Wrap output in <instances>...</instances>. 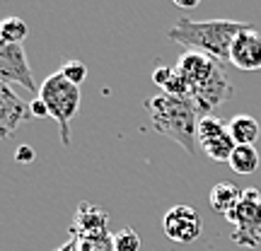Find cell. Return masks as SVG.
I'll use <instances>...</instances> for the list:
<instances>
[{
  "mask_svg": "<svg viewBox=\"0 0 261 251\" xmlns=\"http://www.w3.org/2000/svg\"><path fill=\"white\" fill-rule=\"evenodd\" d=\"M177 70L189 85V99L194 102L201 116H213L218 106L234 97V87L227 80L223 63L213 58L187 51L179 58Z\"/></svg>",
  "mask_w": 261,
  "mask_h": 251,
  "instance_id": "cell-1",
  "label": "cell"
},
{
  "mask_svg": "<svg viewBox=\"0 0 261 251\" xmlns=\"http://www.w3.org/2000/svg\"><path fill=\"white\" fill-rule=\"evenodd\" d=\"M247 22H234V19H189L179 17L177 24L167 32V39L174 41L179 46H184L187 51L201 53L225 63L230 61V48H232L234 37L247 29Z\"/></svg>",
  "mask_w": 261,
  "mask_h": 251,
  "instance_id": "cell-2",
  "label": "cell"
},
{
  "mask_svg": "<svg viewBox=\"0 0 261 251\" xmlns=\"http://www.w3.org/2000/svg\"><path fill=\"white\" fill-rule=\"evenodd\" d=\"M145 109H148L152 128L160 135L174 140L189 155H196V145H198L196 133H198L201 114L189 97H172V94L160 92L145 99Z\"/></svg>",
  "mask_w": 261,
  "mask_h": 251,
  "instance_id": "cell-3",
  "label": "cell"
},
{
  "mask_svg": "<svg viewBox=\"0 0 261 251\" xmlns=\"http://www.w3.org/2000/svg\"><path fill=\"white\" fill-rule=\"evenodd\" d=\"M80 87L68 82L61 70L51 73L39 87V99L46 104L48 116L58 123V135L65 148L70 145V121L80 109Z\"/></svg>",
  "mask_w": 261,
  "mask_h": 251,
  "instance_id": "cell-4",
  "label": "cell"
},
{
  "mask_svg": "<svg viewBox=\"0 0 261 251\" xmlns=\"http://www.w3.org/2000/svg\"><path fill=\"white\" fill-rule=\"evenodd\" d=\"M227 222H232V244L242 249H256L261 244V193L259 188H244L242 201L237 203L230 215H225Z\"/></svg>",
  "mask_w": 261,
  "mask_h": 251,
  "instance_id": "cell-5",
  "label": "cell"
},
{
  "mask_svg": "<svg viewBox=\"0 0 261 251\" xmlns=\"http://www.w3.org/2000/svg\"><path fill=\"white\" fill-rule=\"evenodd\" d=\"M196 138H198V148L203 150L211 159H215V162H227L230 155H232V150L237 148L232 135H230L227 123L220 121L215 114L213 116H201Z\"/></svg>",
  "mask_w": 261,
  "mask_h": 251,
  "instance_id": "cell-6",
  "label": "cell"
},
{
  "mask_svg": "<svg viewBox=\"0 0 261 251\" xmlns=\"http://www.w3.org/2000/svg\"><path fill=\"white\" fill-rule=\"evenodd\" d=\"M0 82L19 85L29 92H39L24 53V44H5L0 48Z\"/></svg>",
  "mask_w": 261,
  "mask_h": 251,
  "instance_id": "cell-7",
  "label": "cell"
},
{
  "mask_svg": "<svg viewBox=\"0 0 261 251\" xmlns=\"http://www.w3.org/2000/svg\"><path fill=\"white\" fill-rule=\"evenodd\" d=\"M162 230L167 234V239H172V242L191 244L203 232V217H201V213H196L194 208H189V205H174L165 215Z\"/></svg>",
  "mask_w": 261,
  "mask_h": 251,
  "instance_id": "cell-8",
  "label": "cell"
},
{
  "mask_svg": "<svg viewBox=\"0 0 261 251\" xmlns=\"http://www.w3.org/2000/svg\"><path fill=\"white\" fill-rule=\"evenodd\" d=\"M32 119L29 104L12 92V87L0 82V140L15 135V130Z\"/></svg>",
  "mask_w": 261,
  "mask_h": 251,
  "instance_id": "cell-9",
  "label": "cell"
},
{
  "mask_svg": "<svg viewBox=\"0 0 261 251\" xmlns=\"http://www.w3.org/2000/svg\"><path fill=\"white\" fill-rule=\"evenodd\" d=\"M230 63L240 70L254 73L261 70V32L254 27L242 29L232 41L230 48Z\"/></svg>",
  "mask_w": 261,
  "mask_h": 251,
  "instance_id": "cell-10",
  "label": "cell"
},
{
  "mask_svg": "<svg viewBox=\"0 0 261 251\" xmlns=\"http://www.w3.org/2000/svg\"><path fill=\"white\" fill-rule=\"evenodd\" d=\"M109 232V213L94 203H80L75 220L70 225V237H94V234Z\"/></svg>",
  "mask_w": 261,
  "mask_h": 251,
  "instance_id": "cell-11",
  "label": "cell"
},
{
  "mask_svg": "<svg viewBox=\"0 0 261 251\" xmlns=\"http://www.w3.org/2000/svg\"><path fill=\"white\" fill-rule=\"evenodd\" d=\"M242 191L244 188H240L237 184H232V181H220V184H215V186L211 188V196H208L211 208H213L215 213H220L223 217L230 215L234 208H237V203L242 201Z\"/></svg>",
  "mask_w": 261,
  "mask_h": 251,
  "instance_id": "cell-12",
  "label": "cell"
},
{
  "mask_svg": "<svg viewBox=\"0 0 261 251\" xmlns=\"http://www.w3.org/2000/svg\"><path fill=\"white\" fill-rule=\"evenodd\" d=\"M227 128H230V135H232L234 145H256V140L261 135L259 121L254 116H249V114L232 116L230 123H227Z\"/></svg>",
  "mask_w": 261,
  "mask_h": 251,
  "instance_id": "cell-13",
  "label": "cell"
},
{
  "mask_svg": "<svg viewBox=\"0 0 261 251\" xmlns=\"http://www.w3.org/2000/svg\"><path fill=\"white\" fill-rule=\"evenodd\" d=\"M227 164L232 167L234 174H242V177H249L254 174L261 164V157L256 152V145H237L232 150V155L227 159Z\"/></svg>",
  "mask_w": 261,
  "mask_h": 251,
  "instance_id": "cell-14",
  "label": "cell"
},
{
  "mask_svg": "<svg viewBox=\"0 0 261 251\" xmlns=\"http://www.w3.org/2000/svg\"><path fill=\"white\" fill-rule=\"evenodd\" d=\"M0 32H3L5 44H24V39L29 34V27L24 19L5 17V19H0Z\"/></svg>",
  "mask_w": 261,
  "mask_h": 251,
  "instance_id": "cell-15",
  "label": "cell"
},
{
  "mask_svg": "<svg viewBox=\"0 0 261 251\" xmlns=\"http://www.w3.org/2000/svg\"><path fill=\"white\" fill-rule=\"evenodd\" d=\"M77 246H80V251H116L112 232H102V234H94V237H80Z\"/></svg>",
  "mask_w": 261,
  "mask_h": 251,
  "instance_id": "cell-16",
  "label": "cell"
},
{
  "mask_svg": "<svg viewBox=\"0 0 261 251\" xmlns=\"http://www.w3.org/2000/svg\"><path fill=\"white\" fill-rule=\"evenodd\" d=\"M114 246H116V251H140L138 232L130 227H123L121 232L114 234Z\"/></svg>",
  "mask_w": 261,
  "mask_h": 251,
  "instance_id": "cell-17",
  "label": "cell"
},
{
  "mask_svg": "<svg viewBox=\"0 0 261 251\" xmlns=\"http://www.w3.org/2000/svg\"><path fill=\"white\" fill-rule=\"evenodd\" d=\"M61 75H63L68 82L73 85H80L85 82V77H87V65L80 63V61H65L63 65H61Z\"/></svg>",
  "mask_w": 261,
  "mask_h": 251,
  "instance_id": "cell-18",
  "label": "cell"
},
{
  "mask_svg": "<svg viewBox=\"0 0 261 251\" xmlns=\"http://www.w3.org/2000/svg\"><path fill=\"white\" fill-rule=\"evenodd\" d=\"M172 73H174V68H172V65H160V68L152 70V82L158 85V87H165V82L172 77Z\"/></svg>",
  "mask_w": 261,
  "mask_h": 251,
  "instance_id": "cell-19",
  "label": "cell"
},
{
  "mask_svg": "<svg viewBox=\"0 0 261 251\" xmlns=\"http://www.w3.org/2000/svg\"><path fill=\"white\" fill-rule=\"evenodd\" d=\"M29 111H32V119H51L48 116V109H46V104L41 102V99H34V102L29 104Z\"/></svg>",
  "mask_w": 261,
  "mask_h": 251,
  "instance_id": "cell-20",
  "label": "cell"
},
{
  "mask_svg": "<svg viewBox=\"0 0 261 251\" xmlns=\"http://www.w3.org/2000/svg\"><path fill=\"white\" fill-rule=\"evenodd\" d=\"M15 159H17L19 164H29L34 159V150L29 148V145H19L17 152H15Z\"/></svg>",
  "mask_w": 261,
  "mask_h": 251,
  "instance_id": "cell-21",
  "label": "cell"
},
{
  "mask_svg": "<svg viewBox=\"0 0 261 251\" xmlns=\"http://www.w3.org/2000/svg\"><path fill=\"white\" fill-rule=\"evenodd\" d=\"M54 251H80V246H77V239H75V237H70L63 246H58V249H54Z\"/></svg>",
  "mask_w": 261,
  "mask_h": 251,
  "instance_id": "cell-22",
  "label": "cell"
},
{
  "mask_svg": "<svg viewBox=\"0 0 261 251\" xmlns=\"http://www.w3.org/2000/svg\"><path fill=\"white\" fill-rule=\"evenodd\" d=\"M172 3H174V5H177V8L191 10V8H196V5H198V3H201V0H172Z\"/></svg>",
  "mask_w": 261,
  "mask_h": 251,
  "instance_id": "cell-23",
  "label": "cell"
},
{
  "mask_svg": "<svg viewBox=\"0 0 261 251\" xmlns=\"http://www.w3.org/2000/svg\"><path fill=\"white\" fill-rule=\"evenodd\" d=\"M5 46V39H3V32H0V48Z\"/></svg>",
  "mask_w": 261,
  "mask_h": 251,
  "instance_id": "cell-24",
  "label": "cell"
}]
</instances>
